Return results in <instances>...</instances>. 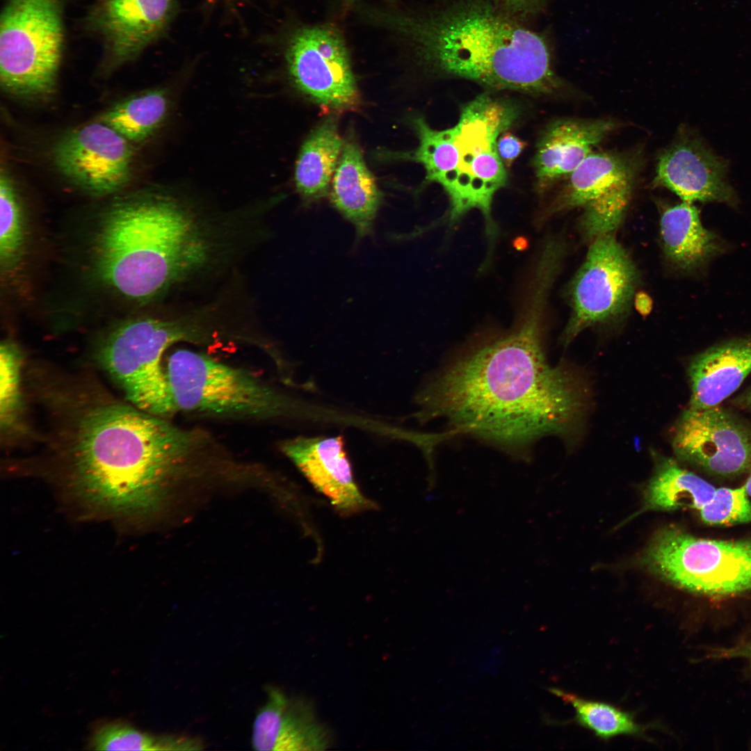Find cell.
<instances>
[{"mask_svg":"<svg viewBox=\"0 0 751 751\" xmlns=\"http://www.w3.org/2000/svg\"><path fill=\"white\" fill-rule=\"evenodd\" d=\"M168 109L166 92L154 89L118 102L102 113L97 120L114 129L129 142L140 143L159 129L166 118Z\"/></svg>","mask_w":751,"mask_h":751,"instance_id":"obj_25","label":"cell"},{"mask_svg":"<svg viewBox=\"0 0 751 751\" xmlns=\"http://www.w3.org/2000/svg\"><path fill=\"white\" fill-rule=\"evenodd\" d=\"M637 168L627 154L592 152L567 177L551 211L581 209V229L591 241L613 234L627 211Z\"/></svg>","mask_w":751,"mask_h":751,"instance_id":"obj_11","label":"cell"},{"mask_svg":"<svg viewBox=\"0 0 751 751\" xmlns=\"http://www.w3.org/2000/svg\"><path fill=\"white\" fill-rule=\"evenodd\" d=\"M221 220L170 195L129 194L102 214L91 244L93 270L120 298L146 303L219 266Z\"/></svg>","mask_w":751,"mask_h":751,"instance_id":"obj_3","label":"cell"},{"mask_svg":"<svg viewBox=\"0 0 751 751\" xmlns=\"http://www.w3.org/2000/svg\"><path fill=\"white\" fill-rule=\"evenodd\" d=\"M638 278L635 264L613 234L592 240L569 286L571 314L563 332L565 344L587 328L622 315L631 303Z\"/></svg>","mask_w":751,"mask_h":751,"instance_id":"obj_10","label":"cell"},{"mask_svg":"<svg viewBox=\"0 0 751 751\" xmlns=\"http://www.w3.org/2000/svg\"><path fill=\"white\" fill-rule=\"evenodd\" d=\"M90 746L97 750H200L202 741L184 734L153 735L124 723H108L93 734Z\"/></svg>","mask_w":751,"mask_h":751,"instance_id":"obj_27","label":"cell"},{"mask_svg":"<svg viewBox=\"0 0 751 751\" xmlns=\"http://www.w3.org/2000/svg\"><path fill=\"white\" fill-rule=\"evenodd\" d=\"M344 141L341 138L337 120H323L302 144L295 170L296 187L306 202L323 197L337 166Z\"/></svg>","mask_w":751,"mask_h":751,"instance_id":"obj_23","label":"cell"},{"mask_svg":"<svg viewBox=\"0 0 751 751\" xmlns=\"http://www.w3.org/2000/svg\"><path fill=\"white\" fill-rule=\"evenodd\" d=\"M551 692L573 708L574 720L578 725L601 739L645 734L646 727L636 722L634 716L627 711L557 688L551 689Z\"/></svg>","mask_w":751,"mask_h":751,"instance_id":"obj_26","label":"cell"},{"mask_svg":"<svg viewBox=\"0 0 751 751\" xmlns=\"http://www.w3.org/2000/svg\"><path fill=\"white\" fill-rule=\"evenodd\" d=\"M176 0H95L88 24L104 46L109 71L135 59L170 24Z\"/></svg>","mask_w":751,"mask_h":751,"instance_id":"obj_15","label":"cell"},{"mask_svg":"<svg viewBox=\"0 0 751 751\" xmlns=\"http://www.w3.org/2000/svg\"><path fill=\"white\" fill-rule=\"evenodd\" d=\"M660 234L665 257L684 272L700 268L722 250L720 241L702 225L692 202L683 201L663 210Z\"/></svg>","mask_w":751,"mask_h":751,"instance_id":"obj_22","label":"cell"},{"mask_svg":"<svg viewBox=\"0 0 751 751\" xmlns=\"http://www.w3.org/2000/svg\"><path fill=\"white\" fill-rule=\"evenodd\" d=\"M716 488L702 478L682 468L675 460L659 457L656 471L647 487L643 510H699Z\"/></svg>","mask_w":751,"mask_h":751,"instance_id":"obj_24","label":"cell"},{"mask_svg":"<svg viewBox=\"0 0 751 751\" xmlns=\"http://www.w3.org/2000/svg\"><path fill=\"white\" fill-rule=\"evenodd\" d=\"M330 197L334 208L354 226L358 239L372 233L382 195L353 140L344 143Z\"/></svg>","mask_w":751,"mask_h":751,"instance_id":"obj_21","label":"cell"},{"mask_svg":"<svg viewBox=\"0 0 751 751\" xmlns=\"http://www.w3.org/2000/svg\"><path fill=\"white\" fill-rule=\"evenodd\" d=\"M734 402L740 408L751 410V387L736 397Z\"/></svg>","mask_w":751,"mask_h":751,"instance_id":"obj_34","label":"cell"},{"mask_svg":"<svg viewBox=\"0 0 751 751\" xmlns=\"http://www.w3.org/2000/svg\"><path fill=\"white\" fill-rule=\"evenodd\" d=\"M526 145L524 141L507 130L499 136L496 143V150L505 167H511Z\"/></svg>","mask_w":751,"mask_h":751,"instance_id":"obj_32","label":"cell"},{"mask_svg":"<svg viewBox=\"0 0 751 751\" xmlns=\"http://www.w3.org/2000/svg\"><path fill=\"white\" fill-rule=\"evenodd\" d=\"M209 310L181 317L140 316L113 328L95 352L102 369L131 405L168 419L177 410L170 392L165 351L181 340L200 339L206 334Z\"/></svg>","mask_w":751,"mask_h":751,"instance_id":"obj_6","label":"cell"},{"mask_svg":"<svg viewBox=\"0 0 751 751\" xmlns=\"http://www.w3.org/2000/svg\"><path fill=\"white\" fill-rule=\"evenodd\" d=\"M682 460L718 476L743 472L751 465V428L719 405L687 408L673 437Z\"/></svg>","mask_w":751,"mask_h":751,"instance_id":"obj_14","label":"cell"},{"mask_svg":"<svg viewBox=\"0 0 751 751\" xmlns=\"http://www.w3.org/2000/svg\"><path fill=\"white\" fill-rule=\"evenodd\" d=\"M751 373V336L727 341L696 355L688 368L691 398L688 408L719 405Z\"/></svg>","mask_w":751,"mask_h":751,"instance_id":"obj_20","label":"cell"},{"mask_svg":"<svg viewBox=\"0 0 751 751\" xmlns=\"http://www.w3.org/2000/svg\"><path fill=\"white\" fill-rule=\"evenodd\" d=\"M17 345L3 341L0 348V420L6 436L18 431L22 411V360Z\"/></svg>","mask_w":751,"mask_h":751,"instance_id":"obj_29","label":"cell"},{"mask_svg":"<svg viewBox=\"0 0 751 751\" xmlns=\"http://www.w3.org/2000/svg\"><path fill=\"white\" fill-rule=\"evenodd\" d=\"M555 280L545 269L526 274L511 327L467 349L421 389L420 419H444L458 435L523 458L540 437L572 433L588 394L577 373L546 358V315Z\"/></svg>","mask_w":751,"mask_h":751,"instance_id":"obj_1","label":"cell"},{"mask_svg":"<svg viewBox=\"0 0 751 751\" xmlns=\"http://www.w3.org/2000/svg\"><path fill=\"white\" fill-rule=\"evenodd\" d=\"M0 266L8 275L19 264L24 249L26 224L22 202L9 173L0 175Z\"/></svg>","mask_w":751,"mask_h":751,"instance_id":"obj_28","label":"cell"},{"mask_svg":"<svg viewBox=\"0 0 751 751\" xmlns=\"http://www.w3.org/2000/svg\"><path fill=\"white\" fill-rule=\"evenodd\" d=\"M498 7L517 17L533 13L542 0H490Z\"/></svg>","mask_w":751,"mask_h":751,"instance_id":"obj_33","label":"cell"},{"mask_svg":"<svg viewBox=\"0 0 751 751\" xmlns=\"http://www.w3.org/2000/svg\"><path fill=\"white\" fill-rule=\"evenodd\" d=\"M379 18L437 72L499 89L548 93L560 86L544 38L490 0H455Z\"/></svg>","mask_w":751,"mask_h":751,"instance_id":"obj_4","label":"cell"},{"mask_svg":"<svg viewBox=\"0 0 751 751\" xmlns=\"http://www.w3.org/2000/svg\"><path fill=\"white\" fill-rule=\"evenodd\" d=\"M47 378L32 381L49 417L44 445L78 499L122 517L156 511L206 439L118 400L92 380Z\"/></svg>","mask_w":751,"mask_h":751,"instance_id":"obj_2","label":"cell"},{"mask_svg":"<svg viewBox=\"0 0 751 751\" xmlns=\"http://www.w3.org/2000/svg\"><path fill=\"white\" fill-rule=\"evenodd\" d=\"M127 140L97 120L72 129L54 143L57 170L94 197L119 192L131 181L134 152Z\"/></svg>","mask_w":751,"mask_h":751,"instance_id":"obj_13","label":"cell"},{"mask_svg":"<svg viewBox=\"0 0 751 751\" xmlns=\"http://www.w3.org/2000/svg\"><path fill=\"white\" fill-rule=\"evenodd\" d=\"M706 656L713 660L741 659L745 662L751 673V640L730 646L712 647L708 650Z\"/></svg>","mask_w":751,"mask_h":751,"instance_id":"obj_31","label":"cell"},{"mask_svg":"<svg viewBox=\"0 0 751 751\" xmlns=\"http://www.w3.org/2000/svg\"><path fill=\"white\" fill-rule=\"evenodd\" d=\"M64 41L62 0H6L0 19V83L45 100L56 90Z\"/></svg>","mask_w":751,"mask_h":751,"instance_id":"obj_7","label":"cell"},{"mask_svg":"<svg viewBox=\"0 0 751 751\" xmlns=\"http://www.w3.org/2000/svg\"><path fill=\"white\" fill-rule=\"evenodd\" d=\"M614 127L612 121L604 119H564L551 124L534 159L539 191L568 177Z\"/></svg>","mask_w":751,"mask_h":751,"instance_id":"obj_19","label":"cell"},{"mask_svg":"<svg viewBox=\"0 0 751 751\" xmlns=\"http://www.w3.org/2000/svg\"><path fill=\"white\" fill-rule=\"evenodd\" d=\"M252 744L260 751H318L328 748L331 736L308 701L269 687L253 722Z\"/></svg>","mask_w":751,"mask_h":751,"instance_id":"obj_18","label":"cell"},{"mask_svg":"<svg viewBox=\"0 0 751 751\" xmlns=\"http://www.w3.org/2000/svg\"><path fill=\"white\" fill-rule=\"evenodd\" d=\"M643 565L679 588L710 597L751 590V540H718L679 528L659 531L642 557Z\"/></svg>","mask_w":751,"mask_h":751,"instance_id":"obj_8","label":"cell"},{"mask_svg":"<svg viewBox=\"0 0 751 751\" xmlns=\"http://www.w3.org/2000/svg\"><path fill=\"white\" fill-rule=\"evenodd\" d=\"M165 372L177 411L268 418L288 407L284 396L252 373L195 351L173 352Z\"/></svg>","mask_w":751,"mask_h":751,"instance_id":"obj_9","label":"cell"},{"mask_svg":"<svg viewBox=\"0 0 751 751\" xmlns=\"http://www.w3.org/2000/svg\"><path fill=\"white\" fill-rule=\"evenodd\" d=\"M743 485L748 496L751 497V475Z\"/></svg>","mask_w":751,"mask_h":751,"instance_id":"obj_35","label":"cell"},{"mask_svg":"<svg viewBox=\"0 0 751 751\" xmlns=\"http://www.w3.org/2000/svg\"><path fill=\"white\" fill-rule=\"evenodd\" d=\"M744 485L716 489L700 510L702 520L710 525L730 526L751 522V501Z\"/></svg>","mask_w":751,"mask_h":751,"instance_id":"obj_30","label":"cell"},{"mask_svg":"<svg viewBox=\"0 0 751 751\" xmlns=\"http://www.w3.org/2000/svg\"><path fill=\"white\" fill-rule=\"evenodd\" d=\"M515 117V111L506 102L481 95L462 108L457 124L451 128L435 130L423 118H414L419 145L411 154L402 156L420 163L426 181L439 184L446 193L450 229L471 209L481 212L488 240V261L498 235L492 203L506 181L496 143Z\"/></svg>","mask_w":751,"mask_h":751,"instance_id":"obj_5","label":"cell"},{"mask_svg":"<svg viewBox=\"0 0 751 751\" xmlns=\"http://www.w3.org/2000/svg\"><path fill=\"white\" fill-rule=\"evenodd\" d=\"M725 173L722 159L698 138L684 135L661 154L654 184L667 188L685 202L716 201L734 206L736 196Z\"/></svg>","mask_w":751,"mask_h":751,"instance_id":"obj_17","label":"cell"},{"mask_svg":"<svg viewBox=\"0 0 751 751\" xmlns=\"http://www.w3.org/2000/svg\"><path fill=\"white\" fill-rule=\"evenodd\" d=\"M350 1H354V0H350Z\"/></svg>","mask_w":751,"mask_h":751,"instance_id":"obj_36","label":"cell"},{"mask_svg":"<svg viewBox=\"0 0 751 751\" xmlns=\"http://www.w3.org/2000/svg\"><path fill=\"white\" fill-rule=\"evenodd\" d=\"M281 450L341 515L377 508L355 481L341 436L297 437L284 441Z\"/></svg>","mask_w":751,"mask_h":751,"instance_id":"obj_16","label":"cell"},{"mask_svg":"<svg viewBox=\"0 0 751 751\" xmlns=\"http://www.w3.org/2000/svg\"><path fill=\"white\" fill-rule=\"evenodd\" d=\"M286 58L295 86L316 103L339 111L358 106L360 95L348 49L334 26L298 29L289 42Z\"/></svg>","mask_w":751,"mask_h":751,"instance_id":"obj_12","label":"cell"}]
</instances>
